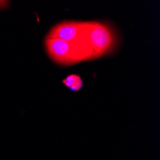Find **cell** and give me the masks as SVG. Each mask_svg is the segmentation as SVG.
Segmentation results:
<instances>
[{
  "label": "cell",
  "instance_id": "6da1fadb",
  "mask_svg": "<svg viewBox=\"0 0 160 160\" xmlns=\"http://www.w3.org/2000/svg\"><path fill=\"white\" fill-rule=\"evenodd\" d=\"M116 44L117 36L110 25L101 21H87L86 45L92 60L110 54Z\"/></svg>",
  "mask_w": 160,
  "mask_h": 160
},
{
  "label": "cell",
  "instance_id": "7a4b0ae2",
  "mask_svg": "<svg viewBox=\"0 0 160 160\" xmlns=\"http://www.w3.org/2000/svg\"><path fill=\"white\" fill-rule=\"evenodd\" d=\"M44 46L50 59L60 65H73L92 60L90 52L84 47L58 38H45Z\"/></svg>",
  "mask_w": 160,
  "mask_h": 160
},
{
  "label": "cell",
  "instance_id": "3957f363",
  "mask_svg": "<svg viewBox=\"0 0 160 160\" xmlns=\"http://www.w3.org/2000/svg\"><path fill=\"white\" fill-rule=\"evenodd\" d=\"M86 27L87 21H63L53 26L46 35V38L62 39L88 50L86 45Z\"/></svg>",
  "mask_w": 160,
  "mask_h": 160
},
{
  "label": "cell",
  "instance_id": "277c9868",
  "mask_svg": "<svg viewBox=\"0 0 160 160\" xmlns=\"http://www.w3.org/2000/svg\"><path fill=\"white\" fill-rule=\"evenodd\" d=\"M62 82L67 87H69L70 89H73V90L80 89L82 85V82L81 78L77 75H71V76L67 77L66 79H64L62 81Z\"/></svg>",
  "mask_w": 160,
  "mask_h": 160
},
{
  "label": "cell",
  "instance_id": "5b68a950",
  "mask_svg": "<svg viewBox=\"0 0 160 160\" xmlns=\"http://www.w3.org/2000/svg\"><path fill=\"white\" fill-rule=\"evenodd\" d=\"M10 5L9 1H5V0H0V10L7 9Z\"/></svg>",
  "mask_w": 160,
  "mask_h": 160
}]
</instances>
